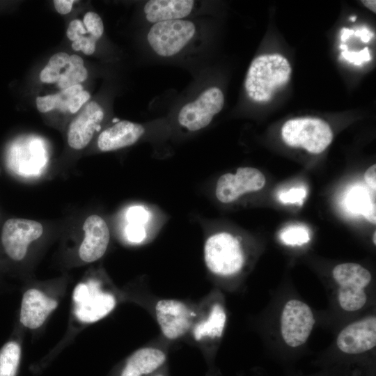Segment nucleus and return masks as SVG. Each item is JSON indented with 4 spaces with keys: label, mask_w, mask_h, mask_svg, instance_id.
Returning <instances> with one entry per match:
<instances>
[{
    "label": "nucleus",
    "mask_w": 376,
    "mask_h": 376,
    "mask_svg": "<svg viewBox=\"0 0 376 376\" xmlns=\"http://www.w3.org/2000/svg\"><path fill=\"white\" fill-rule=\"evenodd\" d=\"M292 68L285 57L279 54H263L255 58L247 71L244 88L251 100L268 102L285 87Z\"/></svg>",
    "instance_id": "obj_1"
},
{
    "label": "nucleus",
    "mask_w": 376,
    "mask_h": 376,
    "mask_svg": "<svg viewBox=\"0 0 376 376\" xmlns=\"http://www.w3.org/2000/svg\"><path fill=\"white\" fill-rule=\"evenodd\" d=\"M281 136L290 147L301 148L313 154L322 152L331 143L332 130L324 120L313 117L287 120L281 128Z\"/></svg>",
    "instance_id": "obj_2"
},
{
    "label": "nucleus",
    "mask_w": 376,
    "mask_h": 376,
    "mask_svg": "<svg viewBox=\"0 0 376 376\" xmlns=\"http://www.w3.org/2000/svg\"><path fill=\"white\" fill-rule=\"evenodd\" d=\"M204 259L207 269L221 276L236 274L244 263V255L239 240L226 232L215 233L207 239Z\"/></svg>",
    "instance_id": "obj_3"
},
{
    "label": "nucleus",
    "mask_w": 376,
    "mask_h": 376,
    "mask_svg": "<svg viewBox=\"0 0 376 376\" xmlns=\"http://www.w3.org/2000/svg\"><path fill=\"white\" fill-rule=\"evenodd\" d=\"M332 275L338 286V300L341 308L346 311L362 308L367 301L365 288L372 280L370 272L359 264L346 263L336 265Z\"/></svg>",
    "instance_id": "obj_4"
},
{
    "label": "nucleus",
    "mask_w": 376,
    "mask_h": 376,
    "mask_svg": "<svg viewBox=\"0 0 376 376\" xmlns=\"http://www.w3.org/2000/svg\"><path fill=\"white\" fill-rule=\"evenodd\" d=\"M74 313L82 322H95L107 316L115 308L116 299L104 292L100 283L91 279L78 284L73 292Z\"/></svg>",
    "instance_id": "obj_5"
},
{
    "label": "nucleus",
    "mask_w": 376,
    "mask_h": 376,
    "mask_svg": "<svg viewBox=\"0 0 376 376\" xmlns=\"http://www.w3.org/2000/svg\"><path fill=\"white\" fill-rule=\"evenodd\" d=\"M195 25L188 20L175 19L155 23L148 33V41L159 56L169 57L180 52L191 40Z\"/></svg>",
    "instance_id": "obj_6"
},
{
    "label": "nucleus",
    "mask_w": 376,
    "mask_h": 376,
    "mask_svg": "<svg viewBox=\"0 0 376 376\" xmlns=\"http://www.w3.org/2000/svg\"><path fill=\"white\" fill-rule=\"evenodd\" d=\"M280 322L284 342L295 348L306 342L315 320L308 304L298 299H290L283 308Z\"/></svg>",
    "instance_id": "obj_7"
},
{
    "label": "nucleus",
    "mask_w": 376,
    "mask_h": 376,
    "mask_svg": "<svg viewBox=\"0 0 376 376\" xmlns=\"http://www.w3.org/2000/svg\"><path fill=\"white\" fill-rule=\"evenodd\" d=\"M224 104V96L221 90L215 86L208 88L194 102L182 107L178 114V122L189 131L201 130L221 111Z\"/></svg>",
    "instance_id": "obj_8"
},
{
    "label": "nucleus",
    "mask_w": 376,
    "mask_h": 376,
    "mask_svg": "<svg viewBox=\"0 0 376 376\" xmlns=\"http://www.w3.org/2000/svg\"><path fill=\"white\" fill-rule=\"evenodd\" d=\"M42 232V224L36 221L21 218L8 219L1 232V242L6 253L13 260H22L29 244L38 240Z\"/></svg>",
    "instance_id": "obj_9"
},
{
    "label": "nucleus",
    "mask_w": 376,
    "mask_h": 376,
    "mask_svg": "<svg viewBox=\"0 0 376 376\" xmlns=\"http://www.w3.org/2000/svg\"><path fill=\"white\" fill-rule=\"evenodd\" d=\"M265 182V175L258 169L241 167L235 174L225 173L218 179L215 195L220 202L230 203L246 193L261 189Z\"/></svg>",
    "instance_id": "obj_10"
},
{
    "label": "nucleus",
    "mask_w": 376,
    "mask_h": 376,
    "mask_svg": "<svg viewBox=\"0 0 376 376\" xmlns=\"http://www.w3.org/2000/svg\"><path fill=\"white\" fill-rule=\"evenodd\" d=\"M155 315L164 336L175 340L191 329L195 313L181 301L161 299L155 305Z\"/></svg>",
    "instance_id": "obj_11"
},
{
    "label": "nucleus",
    "mask_w": 376,
    "mask_h": 376,
    "mask_svg": "<svg viewBox=\"0 0 376 376\" xmlns=\"http://www.w3.org/2000/svg\"><path fill=\"white\" fill-rule=\"evenodd\" d=\"M338 349L347 355H359L376 345V318L368 316L345 327L336 338Z\"/></svg>",
    "instance_id": "obj_12"
},
{
    "label": "nucleus",
    "mask_w": 376,
    "mask_h": 376,
    "mask_svg": "<svg viewBox=\"0 0 376 376\" xmlns=\"http://www.w3.org/2000/svg\"><path fill=\"white\" fill-rule=\"evenodd\" d=\"M104 118V111L96 102L84 104L69 125L68 143L73 149L81 150L91 141Z\"/></svg>",
    "instance_id": "obj_13"
},
{
    "label": "nucleus",
    "mask_w": 376,
    "mask_h": 376,
    "mask_svg": "<svg viewBox=\"0 0 376 376\" xmlns=\"http://www.w3.org/2000/svg\"><path fill=\"white\" fill-rule=\"evenodd\" d=\"M84 238L79 246V255L85 262L91 263L100 259L106 252L110 234L106 221L99 215L92 214L84 224Z\"/></svg>",
    "instance_id": "obj_14"
},
{
    "label": "nucleus",
    "mask_w": 376,
    "mask_h": 376,
    "mask_svg": "<svg viewBox=\"0 0 376 376\" xmlns=\"http://www.w3.org/2000/svg\"><path fill=\"white\" fill-rule=\"evenodd\" d=\"M56 300L46 296L36 289H29L23 295L21 311V323L30 329L40 327L48 315L57 307Z\"/></svg>",
    "instance_id": "obj_15"
},
{
    "label": "nucleus",
    "mask_w": 376,
    "mask_h": 376,
    "mask_svg": "<svg viewBox=\"0 0 376 376\" xmlns=\"http://www.w3.org/2000/svg\"><path fill=\"white\" fill-rule=\"evenodd\" d=\"M144 132L145 129L141 124L118 121L100 133L97 146L104 152L118 150L135 143Z\"/></svg>",
    "instance_id": "obj_16"
},
{
    "label": "nucleus",
    "mask_w": 376,
    "mask_h": 376,
    "mask_svg": "<svg viewBox=\"0 0 376 376\" xmlns=\"http://www.w3.org/2000/svg\"><path fill=\"white\" fill-rule=\"evenodd\" d=\"M166 361V354L163 350L142 347L127 358L119 376H150L162 369Z\"/></svg>",
    "instance_id": "obj_17"
},
{
    "label": "nucleus",
    "mask_w": 376,
    "mask_h": 376,
    "mask_svg": "<svg viewBox=\"0 0 376 376\" xmlns=\"http://www.w3.org/2000/svg\"><path fill=\"white\" fill-rule=\"evenodd\" d=\"M192 0H150L144 6L146 19L151 23L184 18L191 13Z\"/></svg>",
    "instance_id": "obj_18"
},
{
    "label": "nucleus",
    "mask_w": 376,
    "mask_h": 376,
    "mask_svg": "<svg viewBox=\"0 0 376 376\" xmlns=\"http://www.w3.org/2000/svg\"><path fill=\"white\" fill-rule=\"evenodd\" d=\"M226 322L225 309L221 304L216 303L211 307L207 315L193 326V336L197 341L219 338L223 334Z\"/></svg>",
    "instance_id": "obj_19"
},
{
    "label": "nucleus",
    "mask_w": 376,
    "mask_h": 376,
    "mask_svg": "<svg viewBox=\"0 0 376 376\" xmlns=\"http://www.w3.org/2000/svg\"><path fill=\"white\" fill-rule=\"evenodd\" d=\"M83 90V86L78 84L63 89L56 94L39 96L36 100V107L41 113H46L53 109L68 111L71 99Z\"/></svg>",
    "instance_id": "obj_20"
},
{
    "label": "nucleus",
    "mask_w": 376,
    "mask_h": 376,
    "mask_svg": "<svg viewBox=\"0 0 376 376\" xmlns=\"http://www.w3.org/2000/svg\"><path fill=\"white\" fill-rule=\"evenodd\" d=\"M88 77V71L84 67L83 59L77 54L70 56L68 65L56 83L57 86L61 89L80 84Z\"/></svg>",
    "instance_id": "obj_21"
},
{
    "label": "nucleus",
    "mask_w": 376,
    "mask_h": 376,
    "mask_svg": "<svg viewBox=\"0 0 376 376\" xmlns=\"http://www.w3.org/2000/svg\"><path fill=\"white\" fill-rule=\"evenodd\" d=\"M20 357L19 345L15 341L6 343L0 350V376H16Z\"/></svg>",
    "instance_id": "obj_22"
},
{
    "label": "nucleus",
    "mask_w": 376,
    "mask_h": 376,
    "mask_svg": "<svg viewBox=\"0 0 376 376\" xmlns=\"http://www.w3.org/2000/svg\"><path fill=\"white\" fill-rule=\"evenodd\" d=\"M69 61L70 55L65 52H58L52 56L40 73V81L45 84H56Z\"/></svg>",
    "instance_id": "obj_23"
},
{
    "label": "nucleus",
    "mask_w": 376,
    "mask_h": 376,
    "mask_svg": "<svg viewBox=\"0 0 376 376\" xmlns=\"http://www.w3.org/2000/svg\"><path fill=\"white\" fill-rule=\"evenodd\" d=\"M280 239L288 245H302L309 241L310 236L306 227L290 226L281 232Z\"/></svg>",
    "instance_id": "obj_24"
},
{
    "label": "nucleus",
    "mask_w": 376,
    "mask_h": 376,
    "mask_svg": "<svg viewBox=\"0 0 376 376\" xmlns=\"http://www.w3.org/2000/svg\"><path fill=\"white\" fill-rule=\"evenodd\" d=\"M83 24L87 31L96 40L104 33V24L100 15L94 12H87L83 18Z\"/></svg>",
    "instance_id": "obj_25"
},
{
    "label": "nucleus",
    "mask_w": 376,
    "mask_h": 376,
    "mask_svg": "<svg viewBox=\"0 0 376 376\" xmlns=\"http://www.w3.org/2000/svg\"><path fill=\"white\" fill-rule=\"evenodd\" d=\"M66 35L68 39L72 42L88 36L94 38L87 31L83 22L77 19H73L70 22L67 29Z\"/></svg>",
    "instance_id": "obj_26"
},
{
    "label": "nucleus",
    "mask_w": 376,
    "mask_h": 376,
    "mask_svg": "<svg viewBox=\"0 0 376 376\" xmlns=\"http://www.w3.org/2000/svg\"><path fill=\"white\" fill-rule=\"evenodd\" d=\"M126 217L129 224L143 226L148 221L150 214L143 207L137 205L129 208Z\"/></svg>",
    "instance_id": "obj_27"
},
{
    "label": "nucleus",
    "mask_w": 376,
    "mask_h": 376,
    "mask_svg": "<svg viewBox=\"0 0 376 376\" xmlns=\"http://www.w3.org/2000/svg\"><path fill=\"white\" fill-rule=\"evenodd\" d=\"M127 240L133 243H140L146 236V230L142 225L129 224L125 228Z\"/></svg>",
    "instance_id": "obj_28"
},
{
    "label": "nucleus",
    "mask_w": 376,
    "mask_h": 376,
    "mask_svg": "<svg viewBox=\"0 0 376 376\" xmlns=\"http://www.w3.org/2000/svg\"><path fill=\"white\" fill-rule=\"evenodd\" d=\"M341 56L345 60L354 63V65H361L363 61L371 59L370 54L368 47H365L359 52H350L347 50L341 52Z\"/></svg>",
    "instance_id": "obj_29"
},
{
    "label": "nucleus",
    "mask_w": 376,
    "mask_h": 376,
    "mask_svg": "<svg viewBox=\"0 0 376 376\" xmlns=\"http://www.w3.org/2000/svg\"><path fill=\"white\" fill-rule=\"evenodd\" d=\"M306 192L305 189L302 188H292L288 191L283 192L279 196V199L285 203H301L306 196Z\"/></svg>",
    "instance_id": "obj_30"
},
{
    "label": "nucleus",
    "mask_w": 376,
    "mask_h": 376,
    "mask_svg": "<svg viewBox=\"0 0 376 376\" xmlns=\"http://www.w3.org/2000/svg\"><path fill=\"white\" fill-rule=\"evenodd\" d=\"M90 97V93L84 90L76 94L70 100L68 111H70L71 113L78 112L85 104V103L88 102Z\"/></svg>",
    "instance_id": "obj_31"
},
{
    "label": "nucleus",
    "mask_w": 376,
    "mask_h": 376,
    "mask_svg": "<svg viewBox=\"0 0 376 376\" xmlns=\"http://www.w3.org/2000/svg\"><path fill=\"white\" fill-rule=\"evenodd\" d=\"M74 2V0H54V6L59 14L65 15L71 11Z\"/></svg>",
    "instance_id": "obj_32"
},
{
    "label": "nucleus",
    "mask_w": 376,
    "mask_h": 376,
    "mask_svg": "<svg viewBox=\"0 0 376 376\" xmlns=\"http://www.w3.org/2000/svg\"><path fill=\"white\" fill-rule=\"evenodd\" d=\"M364 179L367 185L375 191L376 189V165L370 166L364 174Z\"/></svg>",
    "instance_id": "obj_33"
},
{
    "label": "nucleus",
    "mask_w": 376,
    "mask_h": 376,
    "mask_svg": "<svg viewBox=\"0 0 376 376\" xmlns=\"http://www.w3.org/2000/svg\"><path fill=\"white\" fill-rule=\"evenodd\" d=\"M354 31L352 29H349L347 28H343L341 30L340 40L345 41L347 40L350 35H353Z\"/></svg>",
    "instance_id": "obj_34"
},
{
    "label": "nucleus",
    "mask_w": 376,
    "mask_h": 376,
    "mask_svg": "<svg viewBox=\"0 0 376 376\" xmlns=\"http://www.w3.org/2000/svg\"><path fill=\"white\" fill-rule=\"evenodd\" d=\"M362 3L366 8L372 10L373 13L376 12V10H375L376 1H375L366 0V1H362Z\"/></svg>",
    "instance_id": "obj_35"
},
{
    "label": "nucleus",
    "mask_w": 376,
    "mask_h": 376,
    "mask_svg": "<svg viewBox=\"0 0 376 376\" xmlns=\"http://www.w3.org/2000/svg\"><path fill=\"white\" fill-rule=\"evenodd\" d=\"M150 376H167L166 374V372L163 371L162 369L156 372L155 373L150 375Z\"/></svg>",
    "instance_id": "obj_36"
},
{
    "label": "nucleus",
    "mask_w": 376,
    "mask_h": 376,
    "mask_svg": "<svg viewBox=\"0 0 376 376\" xmlns=\"http://www.w3.org/2000/svg\"><path fill=\"white\" fill-rule=\"evenodd\" d=\"M373 242L374 244H376V232L375 231L373 235Z\"/></svg>",
    "instance_id": "obj_37"
},
{
    "label": "nucleus",
    "mask_w": 376,
    "mask_h": 376,
    "mask_svg": "<svg viewBox=\"0 0 376 376\" xmlns=\"http://www.w3.org/2000/svg\"><path fill=\"white\" fill-rule=\"evenodd\" d=\"M340 47L341 49H343L344 51L347 50V46L345 45H341Z\"/></svg>",
    "instance_id": "obj_38"
},
{
    "label": "nucleus",
    "mask_w": 376,
    "mask_h": 376,
    "mask_svg": "<svg viewBox=\"0 0 376 376\" xmlns=\"http://www.w3.org/2000/svg\"><path fill=\"white\" fill-rule=\"evenodd\" d=\"M357 17L356 16H352V17H350V19L352 22H354L355 19H356Z\"/></svg>",
    "instance_id": "obj_39"
}]
</instances>
